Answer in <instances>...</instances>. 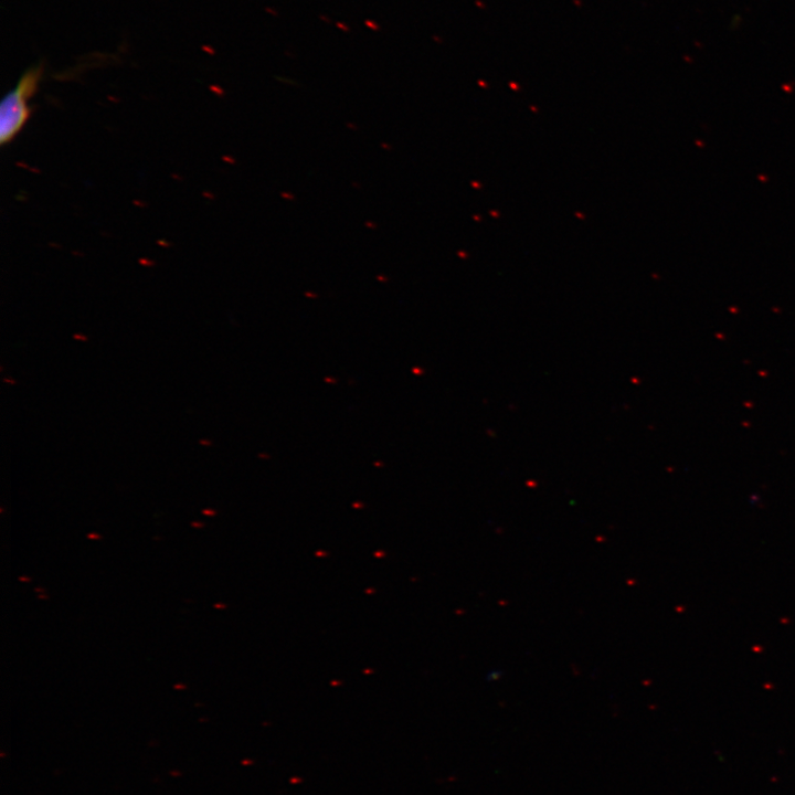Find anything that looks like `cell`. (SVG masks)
<instances>
[{
	"mask_svg": "<svg viewBox=\"0 0 795 795\" xmlns=\"http://www.w3.org/2000/svg\"><path fill=\"white\" fill-rule=\"evenodd\" d=\"M42 72V64L28 68L15 87L3 97L0 105L1 145L10 142L28 120V100L35 93Z\"/></svg>",
	"mask_w": 795,
	"mask_h": 795,
	"instance_id": "cell-1",
	"label": "cell"
},
{
	"mask_svg": "<svg viewBox=\"0 0 795 795\" xmlns=\"http://www.w3.org/2000/svg\"><path fill=\"white\" fill-rule=\"evenodd\" d=\"M74 338H75V339L86 340V337H82V335H75Z\"/></svg>",
	"mask_w": 795,
	"mask_h": 795,
	"instance_id": "cell-2",
	"label": "cell"
},
{
	"mask_svg": "<svg viewBox=\"0 0 795 795\" xmlns=\"http://www.w3.org/2000/svg\"><path fill=\"white\" fill-rule=\"evenodd\" d=\"M202 512H203L204 515H213V513H214V512L211 511V510H203Z\"/></svg>",
	"mask_w": 795,
	"mask_h": 795,
	"instance_id": "cell-3",
	"label": "cell"
},
{
	"mask_svg": "<svg viewBox=\"0 0 795 795\" xmlns=\"http://www.w3.org/2000/svg\"><path fill=\"white\" fill-rule=\"evenodd\" d=\"M6 382L14 383V381H11V379H6Z\"/></svg>",
	"mask_w": 795,
	"mask_h": 795,
	"instance_id": "cell-4",
	"label": "cell"
},
{
	"mask_svg": "<svg viewBox=\"0 0 795 795\" xmlns=\"http://www.w3.org/2000/svg\"><path fill=\"white\" fill-rule=\"evenodd\" d=\"M200 443H201V444H210V443L206 442V441H201Z\"/></svg>",
	"mask_w": 795,
	"mask_h": 795,
	"instance_id": "cell-5",
	"label": "cell"
},
{
	"mask_svg": "<svg viewBox=\"0 0 795 795\" xmlns=\"http://www.w3.org/2000/svg\"><path fill=\"white\" fill-rule=\"evenodd\" d=\"M192 526H197V527H198V526H203V524H202V523H194V522H193Z\"/></svg>",
	"mask_w": 795,
	"mask_h": 795,
	"instance_id": "cell-6",
	"label": "cell"
}]
</instances>
